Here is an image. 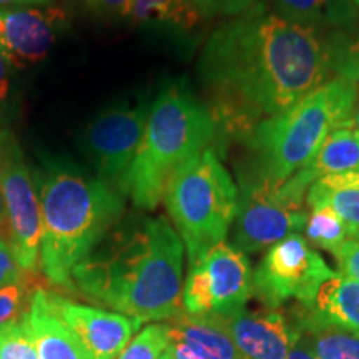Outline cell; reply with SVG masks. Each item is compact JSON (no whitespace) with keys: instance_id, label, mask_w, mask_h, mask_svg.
Returning a JSON list of instances; mask_svg holds the SVG:
<instances>
[{"instance_id":"d6a6232c","label":"cell","mask_w":359,"mask_h":359,"mask_svg":"<svg viewBox=\"0 0 359 359\" xmlns=\"http://www.w3.org/2000/svg\"><path fill=\"white\" fill-rule=\"evenodd\" d=\"M8 88H11V82H8V62L0 53V107L7 100Z\"/></svg>"},{"instance_id":"7c38bea8","label":"cell","mask_w":359,"mask_h":359,"mask_svg":"<svg viewBox=\"0 0 359 359\" xmlns=\"http://www.w3.org/2000/svg\"><path fill=\"white\" fill-rule=\"evenodd\" d=\"M47 299L92 359H116L142 327V323L125 314L87 306L53 291H47Z\"/></svg>"},{"instance_id":"74e56055","label":"cell","mask_w":359,"mask_h":359,"mask_svg":"<svg viewBox=\"0 0 359 359\" xmlns=\"http://www.w3.org/2000/svg\"><path fill=\"white\" fill-rule=\"evenodd\" d=\"M161 359H175V356H173V351H172V348H168L167 349V353L163 354V358Z\"/></svg>"},{"instance_id":"5b68a950","label":"cell","mask_w":359,"mask_h":359,"mask_svg":"<svg viewBox=\"0 0 359 359\" xmlns=\"http://www.w3.org/2000/svg\"><path fill=\"white\" fill-rule=\"evenodd\" d=\"M354 98L356 83L338 77L263 118L245 140L253 160L243 172L281 185L316 155L336 127L353 122Z\"/></svg>"},{"instance_id":"8d00e7d4","label":"cell","mask_w":359,"mask_h":359,"mask_svg":"<svg viewBox=\"0 0 359 359\" xmlns=\"http://www.w3.org/2000/svg\"><path fill=\"white\" fill-rule=\"evenodd\" d=\"M351 120H353L354 127H356L358 132H359V83L356 85V98H354V107H353Z\"/></svg>"},{"instance_id":"836d02e7","label":"cell","mask_w":359,"mask_h":359,"mask_svg":"<svg viewBox=\"0 0 359 359\" xmlns=\"http://www.w3.org/2000/svg\"><path fill=\"white\" fill-rule=\"evenodd\" d=\"M170 348H172L175 359H206L205 356H201L200 353H196L195 349L188 348L187 344L172 343L170 344Z\"/></svg>"},{"instance_id":"4dcf8cb0","label":"cell","mask_w":359,"mask_h":359,"mask_svg":"<svg viewBox=\"0 0 359 359\" xmlns=\"http://www.w3.org/2000/svg\"><path fill=\"white\" fill-rule=\"evenodd\" d=\"M90 11L102 17H127L133 0H83Z\"/></svg>"},{"instance_id":"52a82bcc","label":"cell","mask_w":359,"mask_h":359,"mask_svg":"<svg viewBox=\"0 0 359 359\" xmlns=\"http://www.w3.org/2000/svg\"><path fill=\"white\" fill-rule=\"evenodd\" d=\"M253 296L248 257L228 243L213 246L190 264L183 285V311L196 316H233Z\"/></svg>"},{"instance_id":"3957f363","label":"cell","mask_w":359,"mask_h":359,"mask_svg":"<svg viewBox=\"0 0 359 359\" xmlns=\"http://www.w3.org/2000/svg\"><path fill=\"white\" fill-rule=\"evenodd\" d=\"M40 262L45 280L74 291L72 273L120 223L125 195L67 163L40 173Z\"/></svg>"},{"instance_id":"5bb4252c","label":"cell","mask_w":359,"mask_h":359,"mask_svg":"<svg viewBox=\"0 0 359 359\" xmlns=\"http://www.w3.org/2000/svg\"><path fill=\"white\" fill-rule=\"evenodd\" d=\"M224 320L245 359H286L299 333L298 316L288 318L278 308H245Z\"/></svg>"},{"instance_id":"1f68e13d","label":"cell","mask_w":359,"mask_h":359,"mask_svg":"<svg viewBox=\"0 0 359 359\" xmlns=\"http://www.w3.org/2000/svg\"><path fill=\"white\" fill-rule=\"evenodd\" d=\"M296 316H298V313H296ZM298 323H299L298 338H296L293 348L290 349V353H288V356H286V359H318L316 353H314V349H313L311 338H309L306 331L303 330L299 318H298Z\"/></svg>"},{"instance_id":"30bf717a","label":"cell","mask_w":359,"mask_h":359,"mask_svg":"<svg viewBox=\"0 0 359 359\" xmlns=\"http://www.w3.org/2000/svg\"><path fill=\"white\" fill-rule=\"evenodd\" d=\"M333 275L321 255L296 233L268 248L253 271V294L266 308H280L290 299L308 306L318 288Z\"/></svg>"},{"instance_id":"8992f818","label":"cell","mask_w":359,"mask_h":359,"mask_svg":"<svg viewBox=\"0 0 359 359\" xmlns=\"http://www.w3.org/2000/svg\"><path fill=\"white\" fill-rule=\"evenodd\" d=\"M163 201L193 264L226 238L236 215L238 188L210 147L173 175Z\"/></svg>"},{"instance_id":"6da1fadb","label":"cell","mask_w":359,"mask_h":359,"mask_svg":"<svg viewBox=\"0 0 359 359\" xmlns=\"http://www.w3.org/2000/svg\"><path fill=\"white\" fill-rule=\"evenodd\" d=\"M331 69L333 45L314 27L264 7L219 25L198 64L213 95L217 133L245 140L264 115L281 114L321 87Z\"/></svg>"},{"instance_id":"f35d334b","label":"cell","mask_w":359,"mask_h":359,"mask_svg":"<svg viewBox=\"0 0 359 359\" xmlns=\"http://www.w3.org/2000/svg\"><path fill=\"white\" fill-rule=\"evenodd\" d=\"M351 2H353L356 7H359V0H351Z\"/></svg>"},{"instance_id":"e575fe53","label":"cell","mask_w":359,"mask_h":359,"mask_svg":"<svg viewBox=\"0 0 359 359\" xmlns=\"http://www.w3.org/2000/svg\"><path fill=\"white\" fill-rule=\"evenodd\" d=\"M50 0H0V7H27V6H43Z\"/></svg>"},{"instance_id":"83f0119b","label":"cell","mask_w":359,"mask_h":359,"mask_svg":"<svg viewBox=\"0 0 359 359\" xmlns=\"http://www.w3.org/2000/svg\"><path fill=\"white\" fill-rule=\"evenodd\" d=\"M333 69L341 79L359 83V35L348 45H333Z\"/></svg>"},{"instance_id":"484cf974","label":"cell","mask_w":359,"mask_h":359,"mask_svg":"<svg viewBox=\"0 0 359 359\" xmlns=\"http://www.w3.org/2000/svg\"><path fill=\"white\" fill-rule=\"evenodd\" d=\"M37 290L27 276L19 283L0 288V327L20 320L30 308L34 291Z\"/></svg>"},{"instance_id":"7a4b0ae2","label":"cell","mask_w":359,"mask_h":359,"mask_svg":"<svg viewBox=\"0 0 359 359\" xmlns=\"http://www.w3.org/2000/svg\"><path fill=\"white\" fill-rule=\"evenodd\" d=\"M185 245L165 217L116 226L74 273L75 293L138 323L183 313Z\"/></svg>"},{"instance_id":"cb8c5ba5","label":"cell","mask_w":359,"mask_h":359,"mask_svg":"<svg viewBox=\"0 0 359 359\" xmlns=\"http://www.w3.org/2000/svg\"><path fill=\"white\" fill-rule=\"evenodd\" d=\"M168 348L167 323H154L138 331L116 359H161Z\"/></svg>"},{"instance_id":"277c9868","label":"cell","mask_w":359,"mask_h":359,"mask_svg":"<svg viewBox=\"0 0 359 359\" xmlns=\"http://www.w3.org/2000/svg\"><path fill=\"white\" fill-rule=\"evenodd\" d=\"M217 138L212 110L182 83L163 88L148 109L145 132L127 180V195L140 210H155L170 180Z\"/></svg>"},{"instance_id":"d590c367","label":"cell","mask_w":359,"mask_h":359,"mask_svg":"<svg viewBox=\"0 0 359 359\" xmlns=\"http://www.w3.org/2000/svg\"><path fill=\"white\" fill-rule=\"evenodd\" d=\"M0 236H4L7 240V212L6 203H4L2 188H0Z\"/></svg>"},{"instance_id":"ac0fdd59","label":"cell","mask_w":359,"mask_h":359,"mask_svg":"<svg viewBox=\"0 0 359 359\" xmlns=\"http://www.w3.org/2000/svg\"><path fill=\"white\" fill-rule=\"evenodd\" d=\"M303 311L313 320L359 334V281L334 273Z\"/></svg>"},{"instance_id":"9c48e42d","label":"cell","mask_w":359,"mask_h":359,"mask_svg":"<svg viewBox=\"0 0 359 359\" xmlns=\"http://www.w3.org/2000/svg\"><path fill=\"white\" fill-rule=\"evenodd\" d=\"M0 188L7 212V241L22 269L34 273L42 236L39 188L20 143L11 132H0Z\"/></svg>"},{"instance_id":"f546056e","label":"cell","mask_w":359,"mask_h":359,"mask_svg":"<svg viewBox=\"0 0 359 359\" xmlns=\"http://www.w3.org/2000/svg\"><path fill=\"white\" fill-rule=\"evenodd\" d=\"M341 275L359 281V240H346L333 255Z\"/></svg>"},{"instance_id":"d4e9b609","label":"cell","mask_w":359,"mask_h":359,"mask_svg":"<svg viewBox=\"0 0 359 359\" xmlns=\"http://www.w3.org/2000/svg\"><path fill=\"white\" fill-rule=\"evenodd\" d=\"M0 359H39L29 311L20 320L0 327Z\"/></svg>"},{"instance_id":"ba28073f","label":"cell","mask_w":359,"mask_h":359,"mask_svg":"<svg viewBox=\"0 0 359 359\" xmlns=\"http://www.w3.org/2000/svg\"><path fill=\"white\" fill-rule=\"evenodd\" d=\"M306 219L303 205L283 198L280 185L246 172L240 173L231 246L241 253L255 255L271 248L286 236L302 231Z\"/></svg>"},{"instance_id":"d6986e66","label":"cell","mask_w":359,"mask_h":359,"mask_svg":"<svg viewBox=\"0 0 359 359\" xmlns=\"http://www.w3.org/2000/svg\"><path fill=\"white\" fill-rule=\"evenodd\" d=\"M311 208L327 206L338 215L346 233L359 240V172L327 175L313 183L308 190Z\"/></svg>"},{"instance_id":"e0dca14e","label":"cell","mask_w":359,"mask_h":359,"mask_svg":"<svg viewBox=\"0 0 359 359\" xmlns=\"http://www.w3.org/2000/svg\"><path fill=\"white\" fill-rule=\"evenodd\" d=\"M170 344L182 343L206 359H245L233 343L223 316H196L183 311L167 323Z\"/></svg>"},{"instance_id":"7402d4cb","label":"cell","mask_w":359,"mask_h":359,"mask_svg":"<svg viewBox=\"0 0 359 359\" xmlns=\"http://www.w3.org/2000/svg\"><path fill=\"white\" fill-rule=\"evenodd\" d=\"M298 318L311 338L318 359H359V334L313 320L303 309Z\"/></svg>"},{"instance_id":"f1b7e54d","label":"cell","mask_w":359,"mask_h":359,"mask_svg":"<svg viewBox=\"0 0 359 359\" xmlns=\"http://www.w3.org/2000/svg\"><path fill=\"white\" fill-rule=\"evenodd\" d=\"M29 275L17 262L12 246L4 236H0V288L19 283Z\"/></svg>"},{"instance_id":"4fadbf2b","label":"cell","mask_w":359,"mask_h":359,"mask_svg":"<svg viewBox=\"0 0 359 359\" xmlns=\"http://www.w3.org/2000/svg\"><path fill=\"white\" fill-rule=\"evenodd\" d=\"M65 13L58 8L0 7V53L25 67L43 60L60 34Z\"/></svg>"},{"instance_id":"44dd1931","label":"cell","mask_w":359,"mask_h":359,"mask_svg":"<svg viewBox=\"0 0 359 359\" xmlns=\"http://www.w3.org/2000/svg\"><path fill=\"white\" fill-rule=\"evenodd\" d=\"M278 15L296 24H344L351 19L348 0H271Z\"/></svg>"},{"instance_id":"8fae6325","label":"cell","mask_w":359,"mask_h":359,"mask_svg":"<svg viewBox=\"0 0 359 359\" xmlns=\"http://www.w3.org/2000/svg\"><path fill=\"white\" fill-rule=\"evenodd\" d=\"M148 116L145 105H120L88 123L83 143L97 177L127 196L130 168L140 148Z\"/></svg>"},{"instance_id":"9a60e30c","label":"cell","mask_w":359,"mask_h":359,"mask_svg":"<svg viewBox=\"0 0 359 359\" xmlns=\"http://www.w3.org/2000/svg\"><path fill=\"white\" fill-rule=\"evenodd\" d=\"M346 172H359V132L353 122L339 125L327 135L316 155L281 183L280 193L291 203L303 205L304 193L316 180Z\"/></svg>"},{"instance_id":"ffe728a7","label":"cell","mask_w":359,"mask_h":359,"mask_svg":"<svg viewBox=\"0 0 359 359\" xmlns=\"http://www.w3.org/2000/svg\"><path fill=\"white\" fill-rule=\"evenodd\" d=\"M127 17L137 25L190 30L201 15L193 0H133Z\"/></svg>"},{"instance_id":"603a6c76","label":"cell","mask_w":359,"mask_h":359,"mask_svg":"<svg viewBox=\"0 0 359 359\" xmlns=\"http://www.w3.org/2000/svg\"><path fill=\"white\" fill-rule=\"evenodd\" d=\"M304 230H306L308 240L313 245L330 251L331 255H334L336 250L346 241L348 235L346 228H344L338 215L327 206L313 208V212L308 215Z\"/></svg>"},{"instance_id":"4316f807","label":"cell","mask_w":359,"mask_h":359,"mask_svg":"<svg viewBox=\"0 0 359 359\" xmlns=\"http://www.w3.org/2000/svg\"><path fill=\"white\" fill-rule=\"evenodd\" d=\"M201 19L238 17L263 7L264 0H193Z\"/></svg>"},{"instance_id":"2e32d148","label":"cell","mask_w":359,"mask_h":359,"mask_svg":"<svg viewBox=\"0 0 359 359\" xmlns=\"http://www.w3.org/2000/svg\"><path fill=\"white\" fill-rule=\"evenodd\" d=\"M29 323L39 359H92L77 336L50 308L47 290L37 288L34 291Z\"/></svg>"}]
</instances>
